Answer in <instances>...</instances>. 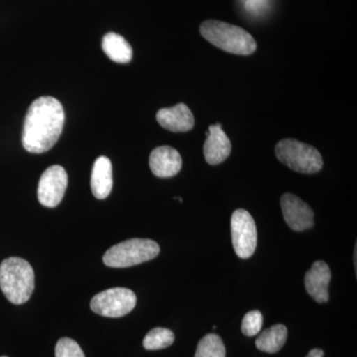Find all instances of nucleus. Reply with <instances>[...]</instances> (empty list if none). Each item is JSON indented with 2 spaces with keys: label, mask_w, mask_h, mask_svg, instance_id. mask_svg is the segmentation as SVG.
Returning <instances> with one entry per match:
<instances>
[{
  "label": "nucleus",
  "mask_w": 357,
  "mask_h": 357,
  "mask_svg": "<svg viewBox=\"0 0 357 357\" xmlns=\"http://www.w3.org/2000/svg\"><path fill=\"white\" fill-rule=\"evenodd\" d=\"M225 347L220 337L208 333L199 340L195 357H225Z\"/></svg>",
  "instance_id": "18"
},
{
  "label": "nucleus",
  "mask_w": 357,
  "mask_h": 357,
  "mask_svg": "<svg viewBox=\"0 0 357 357\" xmlns=\"http://www.w3.org/2000/svg\"><path fill=\"white\" fill-rule=\"evenodd\" d=\"M0 289L14 305H22L31 298L35 289L34 270L20 257H9L0 264Z\"/></svg>",
  "instance_id": "2"
},
{
  "label": "nucleus",
  "mask_w": 357,
  "mask_h": 357,
  "mask_svg": "<svg viewBox=\"0 0 357 357\" xmlns=\"http://www.w3.org/2000/svg\"><path fill=\"white\" fill-rule=\"evenodd\" d=\"M202 36L229 53L250 55L256 50L255 38L243 28L218 20H206L199 28Z\"/></svg>",
  "instance_id": "3"
},
{
  "label": "nucleus",
  "mask_w": 357,
  "mask_h": 357,
  "mask_svg": "<svg viewBox=\"0 0 357 357\" xmlns=\"http://www.w3.org/2000/svg\"><path fill=\"white\" fill-rule=\"evenodd\" d=\"M137 298L130 289L112 288L96 294L91 301V311L107 318H121L136 306Z\"/></svg>",
  "instance_id": "6"
},
{
  "label": "nucleus",
  "mask_w": 357,
  "mask_h": 357,
  "mask_svg": "<svg viewBox=\"0 0 357 357\" xmlns=\"http://www.w3.org/2000/svg\"><path fill=\"white\" fill-rule=\"evenodd\" d=\"M65 123L63 105L53 96H41L26 114L22 144L26 151L41 154L57 143Z\"/></svg>",
  "instance_id": "1"
},
{
  "label": "nucleus",
  "mask_w": 357,
  "mask_h": 357,
  "mask_svg": "<svg viewBox=\"0 0 357 357\" xmlns=\"http://www.w3.org/2000/svg\"><path fill=\"white\" fill-rule=\"evenodd\" d=\"M112 165L110 160L105 156L98 157L93 164L91 171V191L96 199H107L112 192Z\"/></svg>",
  "instance_id": "14"
},
{
  "label": "nucleus",
  "mask_w": 357,
  "mask_h": 357,
  "mask_svg": "<svg viewBox=\"0 0 357 357\" xmlns=\"http://www.w3.org/2000/svg\"><path fill=\"white\" fill-rule=\"evenodd\" d=\"M275 154L282 163L302 174H314L323 168L321 155L316 148L295 139L281 140Z\"/></svg>",
  "instance_id": "5"
},
{
  "label": "nucleus",
  "mask_w": 357,
  "mask_h": 357,
  "mask_svg": "<svg viewBox=\"0 0 357 357\" xmlns=\"http://www.w3.org/2000/svg\"><path fill=\"white\" fill-rule=\"evenodd\" d=\"M159 244L151 239L132 238L110 248L103 255V263L112 268H126L154 259Z\"/></svg>",
  "instance_id": "4"
},
{
  "label": "nucleus",
  "mask_w": 357,
  "mask_h": 357,
  "mask_svg": "<svg viewBox=\"0 0 357 357\" xmlns=\"http://www.w3.org/2000/svg\"><path fill=\"white\" fill-rule=\"evenodd\" d=\"M0 357H8V356H0Z\"/></svg>",
  "instance_id": "24"
},
{
  "label": "nucleus",
  "mask_w": 357,
  "mask_h": 357,
  "mask_svg": "<svg viewBox=\"0 0 357 357\" xmlns=\"http://www.w3.org/2000/svg\"><path fill=\"white\" fill-rule=\"evenodd\" d=\"M102 50L110 60L119 64H128L132 60L133 51L130 44L116 33H107L103 37Z\"/></svg>",
  "instance_id": "15"
},
{
  "label": "nucleus",
  "mask_w": 357,
  "mask_h": 357,
  "mask_svg": "<svg viewBox=\"0 0 357 357\" xmlns=\"http://www.w3.org/2000/svg\"><path fill=\"white\" fill-rule=\"evenodd\" d=\"M68 185L67 172L62 166L49 167L40 178L38 199L42 206L55 208L64 198Z\"/></svg>",
  "instance_id": "8"
},
{
  "label": "nucleus",
  "mask_w": 357,
  "mask_h": 357,
  "mask_svg": "<svg viewBox=\"0 0 357 357\" xmlns=\"http://www.w3.org/2000/svg\"><path fill=\"white\" fill-rule=\"evenodd\" d=\"M356 250H354V265H356Z\"/></svg>",
  "instance_id": "23"
},
{
  "label": "nucleus",
  "mask_w": 357,
  "mask_h": 357,
  "mask_svg": "<svg viewBox=\"0 0 357 357\" xmlns=\"http://www.w3.org/2000/svg\"><path fill=\"white\" fill-rule=\"evenodd\" d=\"M175 340V335L171 330L155 328L145 335L143 347L147 351H159L171 347Z\"/></svg>",
  "instance_id": "17"
},
{
  "label": "nucleus",
  "mask_w": 357,
  "mask_h": 357,
  "mask_svg": "<svg viewBox=\"0 0 357 357\" xmlns=\"http://www.w3.org/2000/svg\"><path fill=\"white\" fill-rule=\"evenodd\" d=\"M269 1L270 0H241L246 13L255 17L266 13Z\"/></svg>",
  "instance_id": "21"
},
{
  "label": "nucleus",
  "mask_w": 357,
  "mask_h": 357,
  "mask_svg": "<svg viewBox=\"0 0 357 357\" xmlns=\"http://www.w3.org/2000/svg\"><path fill=\"white\" fill-rule=\"evenodd\" d=\"M263 316L259 311H251L244 316L241 332L248 337H255L261 331Z\"/></svg>",
  "instance_id": "19"
},
{
  "label": "nucleus",
  "mask_w": 357,
  "mask_h": 357,
  "mask_svg": "<svg viewBox=\"0 0 357 357\" xmlns=\"http://www.w3.org/2000/svg\"><path fill=\"white\" fill-rule=\"evenodd\" d=\"M156 119L162 128L171 132H187L195 126L194 115L185 103L160 109Z\"/></svg>",
  "instance_id": "13"
},
{
  "label": "nucleus",
  "mask_w": 357,
  "mask_h": 357,
  "mask_svg": "<svg viewBox=\"0 0 357 357\" xmlns=\"http://www.w3.org/2000/svg\"><path fill=\"white\" fill-rule=\"evenodd\" d=\"M324 351L323 349H314L309 352V354L306 357H323Z\"/></svg>",
  "instance_id": "22"
},
{
  "label": "nucleus",
  "mask_w": 357,
  "mask_h": 357,
  "mask_svg": "<svg viewBox=\"0 0 357 357\" xmlns=\"http://www.w3.org/2000/svg\"><path fill=\"white\" fill-rule=\"evenodd\" d=\"M182 164L180 153L170 146L155 148L150 154V169L156 177H174L180 172Z\"/></svg>",
  "instance_id": "12"
},
{
  "label": "nucleus",
  "mask_w": 357,
  "mask_h": 357,
  "mask_svg": "<svg viewBox=\"0 0 357 357\" xmlns=\"http://www.w3.org/2000/svg\"><path fill=\"white\" fill-rule=\"evenodd\" d=\"M56 357H86L77 342L69 337H63L56 344Z\"/></svg>",
  "instance_id": "20"
},
{
  "label": "nucleus",
  "mask_w": 357,
  "mask_h": 357,
  "mask_svg": "<svg viewBox=\"0 0 357 357\" xmlns=\"http://www.w3.org/2000/svg\"><path fill=\"white\" fill-rule=\"evenodd\" d=\"M331 278L332 273L330 267L321 260L312 263L311 269L305 275V287L316 302L326 303L330 299L328 286Z\"/></svg>",
  "instance_id": "10"
},
{
  "label": "nucleus",
  "mask_w": 357,
  "mask_h": 357,
  "mask_svg": "<svg viewBox=\"0 0 357 357\" xmlns=\"http://www.w3.org/2000/svg\"><path fill=\"white\" fill-rule=\"evenodd\" d=\"M281 208L284 218L291 229L304 231L314 227V211L309 204L293 194L287 192L282 196Z\"/></svg>",
  "instance_id": "9"
},
{
  "label": "nucleus",
  "mask_w": 357,
  "mask_h": 357,
  "mask_svg": "<svg viewBox=\"0 0 357 357\" xmlns=\"http://www.w3.org/2000/svg\"><path fill=\"white\" fill-rule=\"evenodd\" d=\"M288 330L284 325H275L260 333L256 340V347L267 354H276L287 340Z\"/></svg>",
  "instance_id": "16"
},
{
  "label": "nucleus",
  "mask_w": 357,
  "mask_h": 357,
  "mask_svg": "<svg viewBox=\"0 0 357 357\" xmlns=\"http://www.w3.org/2000/svg\"><path fill=\"white\" fill-rule=\"evenodd\" d=\"M231 236L234 251L238 257H251L257 245V229L248 211L239 208L232 213Z\"/></svg>",
  "instance_id": "7"
},
{
  "label": "nucleus",
  "mask_w": 357,
  "mask_h": 357,
  "mask_svg": "<svg viewBox=\"0 0 357 357\" xmlns=\"http://www.w3.org/2000/svg\"><path fill=\"white\" fill-rule=\"evenodd\" d=\"M204 145V158L210 165H218L225 161L231 152V143L220 123L211 126Z\"/></svg>",
  "instance_id": "11"
}]
</instances>
